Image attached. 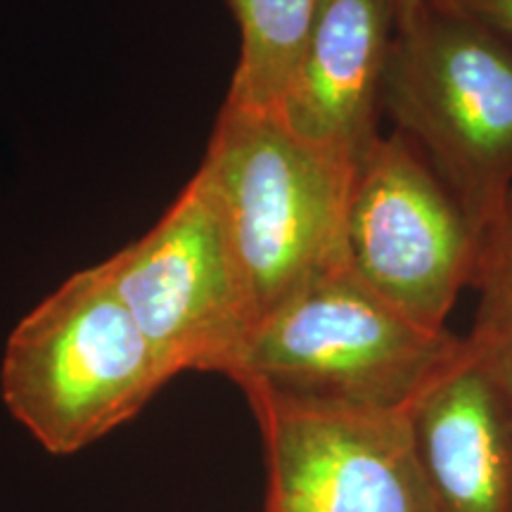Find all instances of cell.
Returning <instances> with one entry per match:
<instances>
[{"label":"cell","mask_w":512,"mask_h":512,"mask_svg":"<svg viewBox=\"0 0 512 512\" xmlns=\"http://www.w3.org/2000/svg\"><path fill=\"white\" fill-rule=\"evenodd\" d=\"M197 171L221 214L256 323L349 266L356 166L294 136L275 112L223 102Z\"/></svg>","instance_id":"6da1fadb"},{"label":"cell","mask_w":512,"mask_h":512,"mask_svg":"<svg viewBox=\"0 0 512 512\" xmlns=\"http://www.w3.org/2000/svg\"><path fill=\"white\" fill-rule=\"evenodd\" d=\"M171 382L105 266L83 268L12 328L0 396L50 456H76L138 418Z\"/></svg>","instance_id":"7a4b0ae2"},{"label":"cell","mask_w":512,"mask_h":512,"mask_svg":"<svg viewBox=\"0 0 512 512\" xmlns=\"http://www.w3.org/2000/svg\"><path fill=\"white\" fill-rule=\"evenodd\" d=\"M382 105L475 233L512 192V46L439 0L396 19Z\"/></svg>","instance_id":"3957f363"},{"label":"cell","mask_w":512,"mask_h":512,"mask_svg":"<svg viewBox=\"0 0 512 512\" xmlns=\"http://www.w3.org/2000/svg\"><path fill=\"white\" fill-rule=\"evenodd\" d=\"M463 351L465 339L415 323L342 266L266 313L228 380L403 411Z\"/></svg>","instance_id":"277c9868"},{"label":"cell","mask_w":512,"mask_h":512,"mask_svg":"<svg viewBox=\"0 0 512 512\" xmlns=\"http://www.w3.org/2000/svg\"><path fill=\"white\" fill-rule=\"evenodd\" d=\"M102 266L171 380L230 375L256 316L200 171L155 226Z\"/></svg>","instance_id":"5b68a950"},{"label":"cell","mask_w":512,"mask_h":512,"mask_svg":"<svg viewBox=\"0 0 512 512\" xmlns=\"http://www.w3.org/2000/svg\"><path fill=\"white\" fill-rule=\"evenodd\" d=\"M266 463L261 512H432L408 408L349 406L240 382Z\"/></svg>","instance_id":"8992f818"},{"label":"cell","mask_w":512,"mask_h":512,"mask_svg":"<svg viewBox=\"0 0 512 512\" xmlns=\"http://www.w3.org/2000/svg\"><path fill=\"white\" fill-rule=\"evenodd\" d=\"M477 252L479 235L418 147L399 131L377 136L351 188V271L415 323L444 330Z\"/></svg>","instance_id":"52a82bcc"},{"label":"cell","mask_w":512,"mask_h":512,"mask_svg":"<svg viewBox=\"0 0 512 512\" xmlns=\"http://www.w3.org/2000/svg\"><path fill=\"white\" fill-rule=\"evenodd\" d=\"M396 29V0H316L278 117L294 136L358 166L380 136L375 112Z\"/></svg>","instance_id":"ba28073f"},{"label":"cell","mask_w":512,"mask_h":512,"mask_svg":"<svg viewBox=\"0 0 512 512\" xmlns=\"http://www.w3.org/2000/svg\"><path fill=\"white\" fill-rule=\"evenodd\" d=\"M408 420L432 512H512V403L467 347Z\"/></svg>","instance_id":"9c48e42d"},{"label":"cell","mask_w":512,"mask_h":512,"mask_svg":"<svg viewBox=\"0 0 512 512\" xmlns=\"http://www.w3.org/2000/svg\"><path fill=\"white\" fill-rule=\"evenodd\" d=\"M316 0H228L240 27V60L228 105L278 112L309 36Z\"/></svg>","instance_id":"30bf717a"},{"label":"cell","mask_w":512,"mask_h":512,"mask_svg":"<svg viewBox=\"0 0 512 512\" xmlns=\"http://www.w3.org/2000/svg\"><path fill=\"white\" fill-rule=\"evenodd\" d=\"M472 287L479 306L465 347L512 403V192L479 238Z\"/></svg>","instance_id":"8fae6325"},{"label":"cell","mask_w":512,"mask_h":512,"mask_svg":"<svg viewBox=\"0 0 512 512\" xmlns=\"http://www.w3.org/2000/svg\"><path fill=\"white\" fill-rule=\"evenodd\" d=\"M439 3L494 31L512 46V0H439Z\"/></svg>","instance_id":"7c38bea8"},{"label":"cell","mask_w":512,"mask_h":512,"mask_svg":"<svg viewBox=\"0 0 512 512\" xmlns=\"http://www.w3.org/2000/svg\"><path fill=\"white\" fill-rule=\"evenodd\" d=\"M425 3H432V0H396V19L411 15V12H415Z\"/></svg>","instance_id":"4fadbf2b"}]
</instances>
